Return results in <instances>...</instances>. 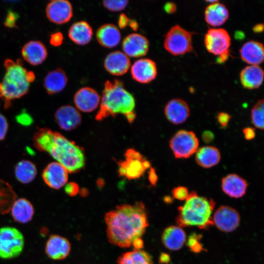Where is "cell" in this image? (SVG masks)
Masks as SVG:
<instances>
[{
	"label": "cell",
	"mask_w": 264,
	"mask_h": 264,
	"mask_svg": "<svg viewBox=\"0 0 264 264\" xmlns=\"http://www.w3.org/2000/svg\"><path fill=\"white\" fill-rule=\"evenodd\" d=\"M104 219L109 242L122 248L132 245L149 226L147 210L142 202L118 205L107 212Z\"/></svg>",
	"instance_id": "1"
},
{
	"label": "cell",
	"mask_w": 264,
	"mask_h": 264,
	"mask_svg": "<svg viewBox=\"0 0 264 264\" xmlns=\"http://www.w3.org/2000/svg\"><path fill=\"white\" fill-rule=\"evenodd\" d=\"M33 144L39 151L47 153L63 165L68 173H76L85 166L83 150L58 132L40 128L33 135Z\"/></svg>",
	"instance_id": "2"
},
{
	"label": "cell",
	"mask_w": 264,
	"mask_h": 264,
	"mask_svg": "<svg viewBox=\"0 0 264 264\" xmlns=\"http://www.w3.org/2000/svg\"><path fill=\"white\" fill-rule=\"evenodd\" d=\"M135 101L133 95L119 80H107L104 84L100 109L95 119L102 121L110 116L124 115L130 123L135 118Z\"/></svg>",
	"instance_id": "3"
},
{
	"label": "cell",
	"mask_w": 264,
	"mask_h": 264,
	"mask_svg": "<svg viewBox=\"0 0 264 264\" xmlns=\"http://www.w3.org/2000/svg\"><path fill=\"white\" fill-rule=\"evenodd\" d=\"M215 204L213 199L199 196L195 191H191L184 204L177 208V226L205 229L213 225L212 214Z\"/></svg>",
	"instance_id": "4"
},
{
	"label": "cell",
	"mask_w": 264,
	"mask_h": 264,
	"mask_svg": "<svg viewBox=\"0 0 264 264\" xmlns=\"http://www.w3.org/2000/svg\"><path fill=\"white\" fill-rule=\"evenodd\" d=\"M6 73L0 82V97L7 109L13 100L21 98L29 91V83L26 79L27 69L23 66L21 59L16 62L7 59L4 62Z\"/></svg>",
	"instance_id": "5"
},
{
	"label": "cell",
	"mask_w": 264,
	"mask_h": 264,
	"mask_svg": "<svg viewBox=\"0 0 264 264\" xmlns=\"http://www.w3.org/2000/svg\"><path fill=\"white\" fill-rule=\"evenodd\" d=\"M24 246V237L18 229L12 226L0 228V258L8 260L18 257Z\"/></svg>",
	"instance_id": "6"
},
{
	"label": "cell",
	"mask_w": 264,
	"mask_h": 264,
	"mask_svg": "<svg viewBox=\"0 0 264 264\" xmlns=\"http://www.w3.org/2000/svg\"><path fill=\"white\" fill-rule=\"evenodd\" d=\"M164 46L173 55L190 52L193 49L192 33L179 24H176L167 33L164 41Z\"/></svg>",
	"instance_id": "7"
},
{
	"label": "cell",
	"mask_w": 264,
	"mask_h": 264,
	"mask_svg": "<svg viewBox=\"0 0 264 264\" xmlns=\"http://www.w3.org/2000/svg\"><path fill=\"white\" fill-rule=\"evenodd\" d=\"M125 159L118 162L120 176L131 179L142 176L146 171L151 168V164L138 152L129 149L125 154Z\"/></svg>",
	"instance_id": "8"
},
{
	"label": "cell",
	"mask_w": 264,
	"mask_h": 264,
	"mask_svg": "<svg viewBox=\"0 0 264 264\" xmlns=\"http://www.w3.org/2000/svg\"><path fill=\"white\" fill-rule=\"evenodd\" d=\"M169 146L175 158H187L198 149L199 140L194 132L181 130L171 138Z\"/></svg>",
	"instance_id": "9"
},
{
	"label": "cell",
	"mask_w": 264,
	"mask_h": 264,
	"mask_svg": "<svg viewBox=\"0 0 264 264\" xmlns=\"http://www.w3.org/2000/svg\"><path fill=\"white\" fill-rule=\"evenodd\" d=\"M204 44L207 51L219 56L229 54L231 38L223 28H209L204 36Z\"/></svg>",
	"instance_id": "10"
},
{
	"label": "cell",
	"mask_w": 264,
	"mask_h": 264,
	"mask_svg": "<svg viewBox=\"0 0 264 264\" xmlns=\"http://www.w3.org/2000/svg\"><path fill=\"white\" fill-rule=\"evenodd\" d=\"M213 224L220 231L231 232L238 227L240 217L238 212L234 208L228 206L219 207L214 213L212 217Z\"/></svg>",
	"instance_id": "11"
},
{
	"label": "cell",
	"mask_w": 264,
	"mask_h": 264,
	"mask_svg": "<svg viewBox=\"0 0 264 264\" xmlns=\"http://www.w3.org/2000/svg\"><path fill=\"white\" fill-rule=\"evenodd\" d=\"M46 15L51 22L62 24L69 22L73 16L71 3L66 0L50 1L45 9Z\"/></svg>",
	"instance_id": "12"
},
{
	"label": "cell",
	"mask_w": 264,
	"mask_h": 264,
	"mask_svg": "<svg viewBox=\"0 0 264 264\" xmlns=\"http://www.w3.org/2000/svg\"><path fill=\"white\" fill-rule=\"evenodd\" d=\"M131 72L133 79L142 84L151 82L157 74L155 63L148 58H142L135 61L131 66Z\"/></svg>",
	"instance_id": "13"
},
{
	"label": "cell",
	"mask_w": 264,
	"mask_h": 264,
	"mask_svg": "<svg viewBox=\"0 0 264 264\" xmlns=\"http://www.w3.org/2000/svg\"><path fill=\"white\" fill-rule=\"evenodd\" d=\"M68 171L58 162L48 164L43 171V179L49 187L59 189L63 187L68 180Z\"/></svg>",
	"instance_id": "14"
},
{
	"label": "cell",
	"mask_w": 264,
	"mask_h": 264,
	"mask_svg": "<svg viewBox=\"0 0 264 264\" xmlns=\"http://www.w3.org/2000/svg\"><path fill=\"white\" fill-rule=\"evenodd\" d=\"M123 52L128 57L137 58L145 56L149 48L147 38L138 33L127 36L122 42Z\"/></svg>",
	"instance_id": "15"
},
{
	"label": "cell",
	"mask_w": 264,
	"mask_h": 264,
	"mask_svg": "<svg viewBox=\"0 0 264 264\" xmlns=\"http://www.w3.org/2000/svg\"><path fill=\"white\" fill-rule=\"evenodd\" d=\"M166 118L174 125L185 122L190 115V109L188 103L180 98L170 100L164 108Z\"/></svg>",
	"instance_id": "16"
},
{
	"label": "cell",
	"mask_w": 264,
	"mask_h": 264,
	"mask_svg": "<svg viewBox=\"0 0 264 264\" xmlns=\"http://www.w3.org/2000/svg\"><path fill=\"white\" fill-rule=\"evenodd\" d=\"M73 101L79 110L90 112L97 108L100 103L101 97L95 89L86 87L81 88L75 93Z\"/></svg>",
	"instance_id": "17"
},
{
	"label": "cell",
	"mask_w": 264,
	"mask_h": 264,
	"mask_svg": "<svg viewBox=\"0 0 264 264\" xmlns=\"http://www.w3.org/2000/svg\"><path fill=\"white\" fill-rule=\"evenodd\" d=\"M71 250V245L66 238L57 234L50 236L45 246V252L53 260H62L66 258Z\"/></svg>",
	"instance_id": "18"
},
{
	"label": "cell",
	"mask_w": 264,
	"mask_h": 264,
	"mask_svg": "<svg viewBox=\"0 0 264 264\" xmlns=\"http://www.w3.org/2000/svg\"><path fill=\"white\" fill-rule=\"evenodd\" d=\"M55 118L59 127L65 131H70L77 127L81 122L79 111L71 105L61 106L56 111Z\"/></svg>",
	"instance_id": "19"
},
{
	"label": "cell",
	"mask_w": 264,
	"mask_h": 264,
	"mask_svg": "<svg viewBox=\"0 0 264 264\" xmlns=\"http://www.w3.org/2000/svg\"><path fill=\"white\" fill-rule=\"evenodd\" d=\"M104 66L106 70L110 74L121 76L129 70L131 62L129 57L123 52L116 50L107 55L104 60Z\"/></svg>",
	"instance_id": "20"
},
{
	"label": "cell",
	"mask_w": 264,
	"mask_h": 264,
	"mask_svg": "<svg viewBox=\"0 0 264 264\" xmlns=\"http://www.w3.org/2000/svg\"><path fill=\"white\" fill-rule=\"evenodd\" d=\"M222 191L233 198H240L246 192L248 183L245 179L236 174H230L224 176L221 182Z\"/></svg>",
	"instance_id": "21"
},
{
	"label": "cell",
	"mask_w": 264,
	"mask_h": 264,
	"mask_svg": "<svg viewBox=\"0 0 264 264\" xmlns=\"http://www.w3.org/2000/svg\"><path fill=\"white\" fill-rule=\"evenodd\" d=\"M23 59L33 66L43 63L47 56L45 45L39 41H30L25 44L22 49Z\"/></svg>",
	"instance_id": "22"
},
{
	"label": "cell",
	"mask_w": 264,
	"mask_h": 264,
	"mask_svg": "<svg viewBox=\"0 0 264 264\" xmlns=\"http://www.w3.org/2000/svg\"><path fill=\"white\" fill-rule=\"evenodd\" d=\"M96 37L101 46L108 48L118 45L121 39L119 28L111 23L104 24L99 27L97 30Z\"/></svg>",
	"instance_id": "23"
},
{
	"label": "cell",
	"mask_w": 264,
	"mask_h": 264,
	"mask_svg": "<svg viewBox=\"0 0 264 264\" xmlns=\"http://www.w3.org/2000/svg\"><path fill=\"white\" fill-rule=\"evenodd\" d=\"M242 59L250 65L259 66L264 58V45L262 43L254 40L244 43L240 50Z\"/></svg>",
	"instance_id": "24"
},
{
	"label": "cell",
	"mask_w": 264,
	"mask_h": 264,
	"mask_svg": "<svg viewBox=\"0 0 264 264\" xmlns=\"http://www.w3.org/2000/svg\"><path fill=\"white\" fill-rule=\"evenodd\" d=\"M161 239L163 244L167 248L176 251L182 247L186 242V236L181 227L172 225L165 229Z\"/></svg>",
	"instance_id": "25"
},
{
	"label": "cell",
	"mask_w": 264,
	"mask_h": 264,
	"mask_svg": "<svg viewBox=\"0 0 264 264\" xmlns=\"http://www.w3.org/2000/svg\"><path fill=\"white\" fill-rule=\"evenodd\" d=\"M68 82L65 72L58 68L49 72L45 76L44 86L47 93L52 95L61 92L66 87Z\"/></svg>",
	"instance_id": "26"
},
{
	"label": "cell",
	"mask_w": 264,
	"mask_h": 264,
	"mask_svg": "<svg viewBox=\"0 0 264 264\" xmlns=\"http://www.w3.org/2000/svg\"><path fill=\"white\" fill-rule=\"evenodd\" d=\"M10 210L13 220L20 223L29 222L32 220L34 214L33 205L24 198L15 200Z\"/></svg>",
	"instance_id": "27"
},
{
	"label": "cell",
	"mask_w": 264,
	"mask_h": 264,
	"mask_svg": "<svg viewBox=\"0 0 264 264\" xmlns=\"http://www.w3.org/2000/svg\"><path fill=\"white\" fill-rule=\"evenodd\" d=\"M240 81L242 86L247 89L259 88L264 79V71L257 65H249L243 68L240 73Z\"/></svg>",
	"instance_id": "28"
},
{
	"label": "cell",
	"mask_w": 264,
	"mask_h": 264,
	"mask_svg": "<svg viewBox=\"0 0 264 264\" xmlns=\"http://www.w3.org/2000/svg\"><path fill=\"white\" fill-rule=\"evenodd\" d=\"M93 30L86 21H79L71 25L68 30V37L75 44L84 45L88 44L93 36Z\"/></svg>",
	"instance_id": "29"
},
{
	"label": "cell",
	"mask_w": 264,
	"mask_h": 264,
	"mask_svg": "<svg viewBox=\"0 0 264 264\" xmlns=\"http://www.w3.org/2000/svg\"><path fill=\"white\" fill-rule=\"evenodd\" d=\"M229 13L227 7L219 1L210 3L206 8L204 17L206 22L213 26H219L228 20Z\"/></svg>",
	"instance_id": "30"
},
{
	"label": "cell",
	"mask_w": 264,
	"mask_h": 264,
	"mask_svg": "<svg viewBox=\"0 0 264 264\" xmlns=\"http://www.w3.org/2000/svg\"><path fill=\"white\" fill-rule=\"evenodd\" d=\"M195 154L197 163L204 168H210L217 165L221 159L220 151L212 146H205L198 148Z\"/></svg>",
	"instance_id": "31"
},
{
	"label": "cell",
	"mask_w": 264,
	"mask_h": 264,
	"mask_svg": "<svg viewBox=\"0 0 264 264\" xmlns=\"http://www.w3.org/2000/svg\"><path fill=\"white\" fill-rule=\"evenodd\" d=\"M37 173V169L34 164L27 160L20 161L15 168L16 178L23 184H27L32 181Z\"/></svg>",
	"instance_id": "32"
},
{
	"label": "cell",
	"mask_w": 264,
	"mask_h": 264,
	"mask_svg": "<svg viewBox=\"0 0 264 264\" xmlns=\"http://www.w3.org/2000/svg\"><path fill=\"white\" fill-rule=\"evenodd\" d=\"M118 264H153L151 255L141 249L126 252L117 259Z\"/></svg>",
	"instance_id": "33"
},
{
	"label": "cell",
	"mask_w": 264,
	"mask_h": 264,
	"mask_svg": "<svg viewBox=\"0 0 264 264\" xmlns=\"http://www.w3.org/2000/svg\"><path fill=\"white\" fill-rule=\"evenodd\" d=\"M264 101L258 100L251 110V119L254 127L260 130L264 129Z\"/></svg>",
	"instance_id": "34"
},
{
	"label": "cell",
	"mask_w": 264,
	"mask_h": 264,
	"mask_svg": "<svg viewBox=\"0 0 264 264\" xmlns=\"http://www.w3.org/2000/svg\"><path fill=\"white\" fill-rule=\"evenodd\" d=\"M129 1L127 0H106L102 2L103 6L108 10L112 12H119L124 10L128 5Z\"/></svg>",
	"instance_id": "35"
},
{
	"label": "cell",
	"mask_w": 264,
	"mask_h": 264,
	"mask_svg": "<svg viewBox=\"0 0 264 264\" xmlns=\"http://www.w3.org/2000/svg\"><path fill=\"white\" fill-rule=\"evenodd\" d=\"M200 235L193 234L189 236L186 242L187 245L194 252L198 253L202 250V246L199 240Z\"/></svg>",
	"instance_id": "36"
},
{
	"label": "cell",
	"mask_w": 264,
	"mask_h": 264,
	"mask_svg": "<svg viewBox=\"0 0 264 264\" xmlns=\"http://www.w3.org/2000/svg\"><path fill=\"white\" fill-rule=\"evenodd\" d=\"M19 18L18 13L10 9L7 11L4 22V25L8 28H17V22Z\"/></svg>",
	"instance_id": "37"
},
{
	"label": "cell",
	"mask_w": 264,
	"mask_h": 264,
	"mask_svg": "<svg viewBox=\"0 0 264 264\" xmlns=\"http://www.w3.org/2000/svg\"><path fill=\"white\" fill-rule=\"evenodd\" d=\"M172 194L174 198L179 200H185L189 196V192L186 187L179 186L173 188Z\"/></svg>",
	"instance_id": "38"
},
{
	"label": "cell",
	"mask_w": 264,
	"mask_h": 264,
	"mask_svg": "<svg viewBox=\"0 0 264 264\" xmlns=\"http://www.w3.org/2000/svg\"><path fill=\"white\" fill-rule=\"evenodd\" d=\"M231 118L230 115L225 112H220L218 113L217 119L218 123L221 128L226 127Z\"/></svg>",
	"instance_id": "39"
},
{
	"label": "cell",
	"mask_w": 264,
	"mask_h": 264,
	"mask_svg": "<svg viewBox=\"0 0 264 264\" xmlns=\"http://www.w3.org/2000/svg\"><path fill=\"white\" fill-rule=\"evenodd\" d=\"M8 128L7 120L5 117L0 113V141L5 138Z\"/></svg>",
	"instance_id": "40"
},
{
	"label": "cell",
	"mask_w": 264,
	"mask_h": 264,
	"mask_svg": "<svg viewBox=\"0 0 264 264\" xmlns=\"http://www.w3.org/2000/svg\"><path fill=\"white\" fill-rule=\"evenodd\" d=\"M63 41V36L61 32H56L50 35V44L54 46H59L62 44Z\"/></svg>",
	"instance_id": "41"
},
{
	"label": "cell",
	"mask_w": 264,
	"mask_h": 264,
	"mask_svg": "<svg viewBox=\"0 0 264 264\" xmlns=\"http://www.w3.org/2000/svg\"><path fill=\"white\" fill-rule=\"evenodd\" d=\"M78 185L73 182L67 184L65 188L66 193L70 196H74L79 192Z\"/></svg>",
	"instance_id": "42"
},
{
	"label": "cell",
	"mask_w": 264,
	"mask_h": 264,
	"mask_svg": "<svg viewBox=\"0 0 264 264\" xmlns=\"http://www.w3.org/2000/svg\"><path fill=\"white\" fill-rule=\"evenodd\" d=\"M16 119L17 121L21 124L29 125L32 122V119L30 115L25 112L17 115Z\"/></svg>",
	"instance_id": "43"
},
{
	"label": "cell",
	"mask_w": 264,
	"mask_h": 264,
	"mask_svg": "<svg viewBox=\"0 0 264 264\" xmlns=\"http://www.w3.org/2000/svg\"><path fill=\"white\" fill-rule=\"evenodd\" d=\"M242 133L245 139L247 140H251L256 135L255 130L252 127H246L243 129Z\"/></svg>",
	"instance_id": "44"
},
{
	"label": "cell",
	"mask_w": 264,
	"mask_h": 264,
	"mask_svg": "<svg viewBox=\"0 0 264 264\" xmlns=\"http://www.w3.org/2000/svg\"><path fill=\"white\" fill-rule=\"evenodd\" d=\"M129 21L130 19L126 15L124 14H121L118 21L119 28H125L129 24Z\"/></svg>",
	"instance_id": "45"
},
{
	"label": "cell",
	"mask_w": 264,
	"mask_h": 264,
	"mask_svg": "<svg viewBox=\"0 0 264 264\" xmlns=\"http://www.w3.org/2000/svg\"><path fill=\"white\" fill-rule=\"evenodd\" d=\"M214 138V133L209 131H204L202 134V139L206 143L211 142Z\"/></svg>",
	"instance_id": "46"
},
{
	"label": "cell",
	"mask_w": 264,
	"mask_h": 264,
	"mask_svg": "<svg viewBox=\"0 0 264 264\" xmlns=\"http://www.w3.org/2000/svg\"><path fill=\"white\" fill-rule=\"evenodd\" d=\"M164 9L167 13L172 14L176 12V6L173 2H168L165 4Z\"/></svg>",
	"instance_id": "47"
},
{
	"label": "cell",
	"mask_w": 264,
	"mask_h": 264,
	"mask_svg": "<svg viewBox=\"0 0 264 264\" xmlns=\"http://www.w3.org/2000/svg\"><path fill=\"white\" fill-rule=\"evenodd\" d=\"M149 180L153 185L155 184L157 181V176L154 169H151L150 170Z\"/></svg>",
	"instance_id": "48"
},
{
	"label": "cell",
	"mask_w": 264,
	"mask_h": 264,
	"mask_svg": "<svg viewBox=\"0 0 264 264\" xmlns=\"http://www.w3.org/2000/svg\"><path fill=\"white\" fill-rule=\"evenodd\" d=\"M132 245L134 249H141L143 247V241L141 238L137 239L133 242Z\"/></svg>",
	"instance_id": "49"
},
{
	"label": "cell",
	"mask_w": 264,
	"mask_h": 264,
	"mask_svg": "<svg viewBox=\"0 0 264 264\" xmlns=\"http://www.w3.org/2000/svg\"><path fill=\"white\" fill-rule=\"evenodd\" d=\"M170 261V256L166 253H162L159 257V262L161 264H168Z\"/></svg>",
	"instance_id": "50"
},
{
	"label": "cell",
	"mask_w": 264,
	"mask_h": 264,
	"mask_svg": "<svg viewBox=\"0 0 264 264\" xmlns=\"http://www.w3.org/2000/svg\"><path fill=\"white\" fill-rule=\"evenodd\" d=\"M26 79L29 84L33 82L35 79V75L34 72L31 71H27L26 73Z\"/></svg>",
	"instance_id": "51"
},
{
	"label": "cell",
	"mask_w": 264,
	"mask_h": 264,
	"mask_svg": "<svg viewBox=\"0 0 264 264\" xmlns=\"http://www.w3.org/2000/svg\"><path fill=\"white\" fill-rule=\"evenodd\" d=\"M252 30L255 33H261L264 30L263 23H258L254 25L252 28Z\"/></svg>",
	"instance_id": "52"
},
{
	"label": "cell",
	"mask_w": 264,
	"mask_h": 264,
	"mask_svg": "<svg viewBox=\"0 0 264 264\" xmlns=\"http://www.w3.org/2000/svg\"><path fill=\"white\" fill-rule=\"evenodd\" d=\"M129 25L131 28H132L134 30H136L138 28L137 23L134 20L130 19Z\"/></svg>",
	"instance_id": "53"
},
{
	"label": "cell",
	"mask_w": 264,
	"mask_h": 264,
	"mask_svg": "<svg viewBox=\"0 0 264 264\" xmlns=\"http://www.w3.org/2000/svg\"><path fill=\"white\" fill-rule=\"evenodd\" d=\"M164 200H165L166 202L171 203L172 198L170 197L167 196L165 198Z\"/></svg>",
	"instance_id": "54"
}]
</instances>
